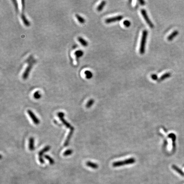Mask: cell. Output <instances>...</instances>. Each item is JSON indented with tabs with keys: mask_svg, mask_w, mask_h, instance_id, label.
Returning a JSON list of instances; mask_svg holds the SVG:
<instances>
[{
	"mask_svg": "<svg viewBox=\"0 0 184 184\" xmlns=\"http://www.w3.org/2000/svg\"><path fill=\"white\" fill-rule=\"evenodd\" d=\"M148 35V31L146 30H144L143 31L140 49H139V52L141 54H144L145 52V46H146Z\"/></svg>",
	"mask_w": 184,
	"mask_h": 184,
	"instance_id": "6da1fadb",
	"label": "cell"
},
{
	"mask_svg": "<svg viewBox=\"0 0 184 184\" xmlns=\"http://www.w3.org/2000/svg\"><path fill=\"white\" fill-rule=\"evenodd\" d=\"M135 162V159L134 158H130L129 159H127L124 161H118L113 163V166L114 167H118L120 166H124L125 165L131 164H134Z\"/></svg>",
	"mask_w": 184,
	"mask_h": 184,
	"instance_id": "7a4b0ae2",
	"label": "cell"
},
{
	"mask_svg": "<svg viewBox=\"0 0 184 184\" xmlns=\"http://www.w3.org/2000/svg\"><path fill=\"white\" fill-rule=\"evenodd\" d=\"M141 12L143 17L144 18V20L148 24V26L152 29L154 27V25L149 18L146 11L145 9H141Z\"/></svg>",
	"mask_w": 184,
	"mask_h": 184,
	"instance_id": "3957f363",
	"label": "cell"
},
{
	"mask_svg": "<svg viewBox=\"0 0 184 184\" xmlns=\"http://www.w3.org/2000/svg\"><path fill=\"white\" fill-rule=\"evenodd\" d=\"M57 116L59 118L60 120H61V122L64 125H65L66 127L67 128H71L72 127L71 126V124H70L67 121H66L65 119H64V113L63 112H59L57 114Z\"/></svg>",
	"mask_w": 184,
	"mask_h": 184,
	"instance_id": "277c9868",
	"label": "cell"
},
{
	"mask_svg": "<svg viewBox=\"0 0 184 184\" xmlns=\"http://www.w3.org/2000/svg\"><path fill=\"white\" fill-rule=\"evenodd\" d=\"M50 146H47L46 147H45L44 148H43L42 150H41L38 153V156H39V160L40 162V163L42 164H44V161L43 160V157L42 156L43 155V153H45L47 152L49 150H50Z\"/></svg>",
	"mask_w": 184,
	"mask_h": 184,
	"instance_id": "5b68a950",
	"label": "cell"
},
{
	"mask_svg": "<svg viewBox=\"0 0 184 184\" xmlns=\"http://www.w3.org/2000/svg\"><path fill=\"white\" fill-rule=\"evenodd\" d=\"M123 18V16L122 15H118L116 16L113 17L112 18H107L105 21V22L106 24H110V23H114L115 22L119 21L122 20Z\"/></svg>",
	"mask_w": 184,
	"mask_h": 184,
	"instance_id": "8992f818",
	"label": "cell"
},
{
	"mask_svg": "<svg viewBox=\"0 0 184 184\" xmlns=\"http://www.w3.org/2000/svg\"><path fill=\"white\" fill-rule=\"evenodd\" d=\"M27 113L29 114V116L32 119V120H33L35 124L36 125H39L40 123V121L38 118L35 115L34 113L31 110H27Z\"/></svg>",
	"mask_w": 184,
	"mask_h": 184,
	"instance_id": "52a82bcc",
	"label": "cell"
},
{
	"mask_svg": "<svg viewBox=\"0 0 184 184\" xmlns=\"http://www.w3.org/2000/svg\"><path fill=\"white\" fill-rule=\"evenodd\" d=\"M32 67H33L32 64L30 63V64H29L28 66L27 67V68L26 69L25 71L24 72V73L23 74V76H22V77L24 79L26 80L27 79V78H28V77L29 76V74L30 72V71L31 70V69L32 68Z\"/></svg>",
	"mask_w": 184,
	"mask_h": 184,
	"instance_id": "ba28073f",
	"label": "cell"
},
{
	"mask_svg": "<svg viewBox=\"0 0 184 184\" xmlns=\"http://www.w3.org/2000/svg\"><path fill=\"white\" fill-rule=\"evenodd\" d=\"M74 127H72L71 128V131L70 133H69L68 135H67L66 140L65 141V142L64 143V146L65 147H67L68 146L70 142V141L71 140V138L72 136V134L74 132Z\"/></svg>",
	"mask_w": 184,
	"mask_h": 184,
	"instance_id": "9c48e42d",
	"label": "cell"
},
{
	"mask_svg": "<svg viewBox=\"0 0 184 184\" xmlns=\"http://www.w3.org/2000/svg\"><path fill=\"white\" fill-rule=\"evenodd\" d=\"M35 140L33 137H31L29 140V149L30 151H33L35 150Z\"/></svg>",
	"mask_w": 184,
	"mask_h": 184,
	"instance_id": "30bf717a",
	"label": "cell"
},
{
	"mask_svg": "<svg viewBox=\"0 0 184 184\" xmlns=\"http://www.w3.org/2000/svg\"><path fill=\"white\" fill-rule=\"evenodd\" d=\"M86 165L89 167H90V168H92V169H96L99 168V165L96 163H92V162H91L90 161L87 162V163H86Z\"/></svg>",
	"mask_w": 184,
	"mask_h": 184,
	"instance_id": "8fae6325",
	"label": "cell"
},
{
	"mask_svg": "<svg viewBox=\"0 0 184 184\" xmlns=\"http://www.w3.org/2000/svg\"><path fill=\"white\" fill-rule=\"evenodd\" d=\"M21 18L22 21L24 23V24L25 25L27 26V27H29L30 25L29 22L28 21L27 19L26 18L25 16L24 15V14L23 13H22L21 15Z\"/></svg>",
	"mask_w": 184,
	"mask_h": 184,
	"instance_id": "7c38bea8",
	"label": "cell"
},
{
	"mask_svg": "<svg viewBox=\"0 0 184 184\" xmlns=\"http://www.w3.org/2000/svg\"><path fill=\"white\" fill-rule=\"evenodd\" d=\"M179 34V32L177 30H175L170 35H169L168 37V39L169 41H171L174 38H175L176 36H177V35Z\"/></svg>",
	"mask_w": 184,
	"mask_h": 184,
	"instance_id": "4fadbf2b",
	"label": "cell"
},
{
	"mask_svg": "<svg viewBox=\"0 0 184 184\" xmlns=\"http://www.w3.org/2000/svg\"><path fill=\"white\" fill-rule=\"evenodd\" d=\"M171 76V73L170 72H167L163 74V75L161 76L160 78H159V81H163V80L165 79L166 78H169Z\"/></svg>",
	"mask_w": 184,
	"mask_h": 184,
	"instance_id": "5bb4252c",
	"label": "cell"
},
{
	"mask_svg": "<svg viewBox=\"0 0 184 184\" xmlns=\"http://www.w3.org/2000/svg\"><path fill=\"white\" fill-rule=\"evenodd\" d=\"M78 42H79L81 45L84 46V47H87L88 45V42L85 40L84 38H81V37H79L78 38Z\"/></svg>",
	"mask_w": 184,
	"mask_h": 184,
	"instance_id": "9a60e30c",
	"label": "cell"
},
{
	"mask_svg": "<svg viewBox=\"0 0 184 184\" xmlns=\"http://www.w3.org/2000/svg\"><path fill=\"white\" fill-rule=\"evenodd\" d=\"M106 2L105 1H102L99 5L98 6L97 8L98 11L101 12L102 11L105 7V5H106Z\"/></svg>",
	"mask_w": 184,
	"mask_h": 184,
	"instance_id": "2e32d148",
	"label": "cell"
},
{
	"mask_svg": "<svg viewBox=\"0 0 184 184\" xmlns=\"http://www.w3.org/2000/svg\"><path fill=\"white\" fill-rule=\"evenodd\" d=\"M172 168H173V169H174L175 170H176V171L177 172V173H178L179 174H180V175H182V176H184V173L182 172V170H180V169L179 168H178L177 167L173 165H172Z\"/></svg>",
	"mask_w": 184,
	"mask_h": 184,
	"instance_id": "e0dca14e",
	"label": "cell"
},
{
	"mask_svg": "<svg viewBox=\"0 0 184 184\" xmlns=\"http://www.w3.org/2000/svg\"><path fill=\"white\" fill-rule=\"evenodd\" d=\"M76 17L78 21L81 24H84L85 22V20L83 17L81 16L80 15L78 14H76Z\"/></svg>",
	"mask_w": 184,
	"mask_h": 184,
	"instance_id": "ac0fdd59",
	"label": "cell"
},
{
	"mask_svg": "<svg viewBox=\"0 0 184 184\" xmlns=\"http://www.w3.org/2000/svg\"><path fill=\"white\" fill-rule=\"evenodd\" d=\"M44 158H45V159H47V160L49 161V163H50V164L52 165V164H54L55 162L54 160H53V159H52V157H51L50 156L45 155H44Z\"/></svg>",
	"mask_w": 184,
	"mask_h": 184,
	"instance_id": "d6986e66",
	"label": "cell"
},
{
	"mask_svg": "<svg viewBox=\"0 0 184 184\" xmlns=\"http://www.w3.org/2000/svg\"><path fill=\"white\" fill-rule=\"evenodd\" d=\"M85 74L86 75V77L87 79H90L92 77V76H93L92 73L89 71H85Z\"/></svg>",
	"mask_w": 184,
	"mask_h": 184,
	"instance_id": "ffe728a7",
	"label": "cell"
},
{
	"mask_svg": "<svg viewBox=\"0 0 184 184\" xmlns=\"http://www.w3.org/2000/svg\"><path fill=\"white\" fill-rule=\"evenodd\" d=\"M75 54L76 55V58H79L80 57L83 56L84 52H83V51L79 50L76 51L75 53Z\"/></svg>",
	"mask_w": 184,
	"mask_h": 184,
	"instance_id": "44dd1931",
	"label": "cell"
},
{
	"mask_svg": "<svg viewBox=\"0 0 184 184\" xmlns=\"http://www.w3.org/2000/svg\"><path fill=\"white\" fill-rule=\"evenodd\" d=\"M94 103V100L93 99H91L87 103L86 105V107L87 108H90L91 106H92V105H93Z\"/></svg>",
	"mask_w": 184,
	"mask_h": 184,
	"instance_id": "7402d4cb",
	"label": "cell"
},
{
	"mask_svg": "<svg viewBox=\"0 0 184 184\" xmlns=\"http://www.w3.org/2000/svg\"><path fill=\"white\" fill-rule=\"evenodd\" d=\"M41 94H40L39 91H36L33 94V97L35 99H38L41 97Z\"/></svg>",
	"mask_w": 184,
	"mask_h": 184,
	"instance_id": "603a6c76",
	"label": "cell"
},
{
	"mask_svg": "<svg viewBox=\"0 0 184 184\" xmlns=\"http://www.w3.org/2000/svg\"><path fill=\"white\" fill-rule=\"evenodd\" d=\"M73 153V150L71 149H68L65 151L63 153V155L65 156H68L71 155Z\"/></svg>",
	"mask_w": 184,
	"mask_h": 184,
	"instance_id": "cb8c5ba5",
	"label": "cell"
},
{
	"mask_svg": "<svg viewBox=\"0 0 184 184\" xmlns=\"http://www.w3.org/2000/svg\"><path fill=\"white\" fill-rule=\"evenodd\" d=\"M123 24L125 27H128L131 25V22L128 20H125V21L123 22Z\"/></svg>",
	"mask_w": 184,
	"mask_h": 184,
	"instance_id": "d4e9b609",
	"label": "cell"
},
{
	"mask_svg": "<svg viewBox=\"0 0 184 184\" xmlns=\"http://www.w3.org/2000/svg\"><path fill=\"white\" fill-rule=\"evenodd\" d=\"M152 79L153 80H157L158 79V76L156 75V74H152L151 76Z\"/></svg>",
	"mask_w": 184,
	"mask_h": 184,
	"instance_id": "484cf974",
	"label": "cell"
},
{
	"mask_svg": "<svg viewBox=\"0 0 184 184\" xmlns=\"http://www.w3.org/2000/svg\"><path fill=\"white\" fill-rule=\"evenodd\" d=\"M139 3L141 4V5H145V1H144V0H139Z\"/></svg>",
	"mask_w": 184,
	"mask_h": 184,
	"instance_id": "4316f807",
	"label": "cell"
}]
</instances>
